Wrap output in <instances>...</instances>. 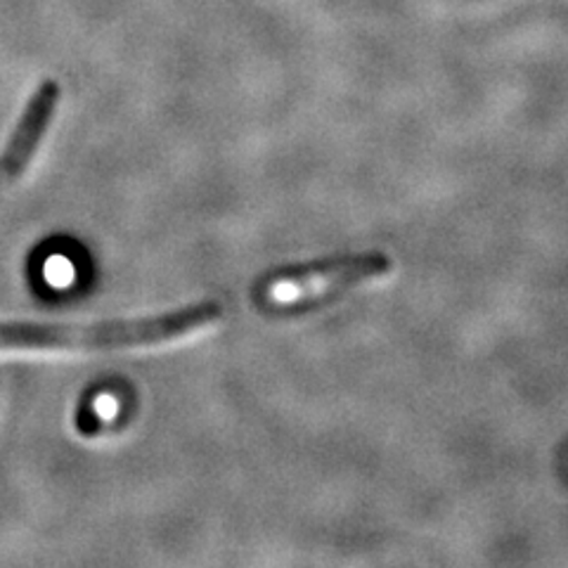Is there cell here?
I'll use <instances>...</instances> for the list:
<instances>
[{
    "mask_svg": "<svg viewBox=\"0 0 568 568\" xmlns=\"http://www.w3.org/2000/svg\"><path fill=\"white\" fill-rule=\"evenodd\" d=\"M223 317L219 301L190 306L175 313L140 320L64 327V325H0V351H104L152 346L216 325Z\"/></svg>",
    "mask_w": 568,
    "mask_h": 568,
    "instance_id": "obj_1",
    "label": "cell"
},
{
    "mask_svg": "<svg viewBox=\"0 0 568 568\" xmlns=\"http://www.w3.org/2000/svg\"><path fill=\"white\" fill-rule=\"evenodd\" d=\"M388 271L384 256H351L329 263H315L313 268L284 273L268 284V298L275 304H296L339 292L365 280L379 277Z\"/></svg>",
    "mask_w": 568,
    "mask_h": 568,
    "instance_id": "obj_2",
    "label": "cell"
},
{
    "mask_svg": "<svg viewBox=\"0 0 568 568\" xmlns=\"http://www.w3.org/2000/svg\"><path fill=\"white\" fill-rule=\"evenodd\" d=\"M58 100H60V85L55 81H43L39 88H36V93L31 95L27 110L22 114L20 126L14 129L6 148V154L0 159V178H3V181H14V178L24 171L29 159L33 156L36 145H39V140L48 129Z\"/></svg>",
    "mask_w": 568,
    "mask_h": 568,
    "instance_id": "obj_3",
    "label": "cell"
},
{
    "mask_svg": "<svg viewBox=\"0 0 568 568\" xmlns=\"http://www.w3.org/2000/svg\"><path fill=\"white\" fill-rule=\"evenodd\" d=\"M60 265H62V268H55V263L48 265V277H50L52 282H67V280L71 277V268H69V265H67L64 261H62Z\"/></svg>",
    "mask_w": 568,
    "mask_h": 568,
    "instance_id": "obj_4",
    "label": "cell"
},
{
    "mask_svg": "<svg viewBox=\"0 0 568 568\" xmlns=\"http://www.w3.org/2000/svg\"><path fill=\"white\" fill-rule=\"evenodd\" d=\"M95 407H98V413H100L102 417H112V415L116 413V400H114L112 396H102V398L95 403Z\"/></svg>",
    "mask_w": 568,
    "mask_h": 568,
    "instance_id": "obj_5",
    "label": "cell"
}]
</instances>
